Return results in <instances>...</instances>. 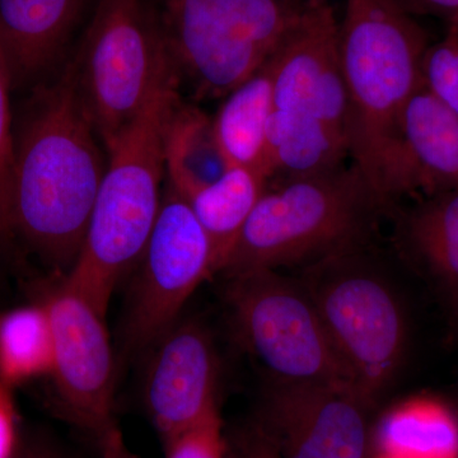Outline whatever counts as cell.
<instances>
[{
	"label": "cell",
	"instance_id": "1",
	"mask_svg": "<svg viewBox=\"0 0 458 458\" xmlns=\"http://www.w3.org/2000/svg\"><path fill=\"white\" fill-rule=\"evenodd\" d=\"M101 146L69 60L31 99L14 138L12 186L13 231L59 269H71L82 249L107 171Z\"/></svg>",
	"mask_w": 458,
	"mask_h": 458
},
{
	"label": "cell",
	"instance_id": "2",
	"mask_svg": "<svg viewBox=\"0 0 458 458\" xmlns=\"http://www.w3.org/2000/svg\"><path fill=\"white\" fill-rule=\"evenodd\" d=\"M427 47L423 30L397 0H346L340 22L346 147L386 205L417 192L400 123L420 84Z\"/></svg>",
	"mask_w": 458,
	"mask_h": 458
},
{
	"label": "cell",
	"instance_id": "3",
	"mask_svg": "<svg viewBox=\"0 0 458 458\" xmlns=\"http://www.w3.org/2000/svg\"><path fill=\"white\" fill-rule=\"evenodd\" d=\"M180 84L171 64L138 119L108 149L82 249L63 280L105 318L114 289L140 262L158 218L165 131L181 99Z\"/></svg>",
	"mask_w": 458,
	"mask_h": 458
},
{
	"label": "cell",
	"instance_id": "4",
	"mask_svg": "<svg viewBox=\"0 0 458 458\" xmlns=\"http://www.w3.org/2000/svg\"><path fill=\"white\" fill-rule=\"evenodd\" d=\"M387 205L355 165L265 189L221 273L278 270L360 249Z\"/></svg>",
	"mask_w": 458,
	"mask_h": 458
},
{
	"label": "cell",
	"instance_id": "5",
	"mask_svg": "<svg viewBox=\"0 0 458 458\" xmlns=\"http://www.w3.org/2000/svg\"><path fill=\"white\" fill-rule=\"evenodd\" d=\"M318 0H158L165 50L198 99L225 98L267 64Z\"/></svg>",
	"mask_w": 458,
	"mask_h": 458
},
{
	"label": "cell",
	"instance_id": "6",
	"mask_svg": "<svg viewBox=\"0 0 458 458\" xmlns=\"http://www.w3.org/2000/svg\"><path fill=\"white\" fill-rule=\"evenodd\" d=\"M71 62L83 106L108 152L138 119L172 64L155 4L98 0Z\"/></svg>",
	"mask_w": 458,
	"mask_h": 458
},
{
	"label": "cell",
	"instance_id": "7",
	"mask_svg": "<svg viewBox=\"0 0 458 458\" xmlns=\"http://www.w3.org/2000/svg\"><path fill=\"white\" fill-rule=\"evenodd\" d=\"M360 249L304 267L311 297L337 352L369 408L393 384L405 352L403 311L390 286L360 259Z\"/></svg>",
	"mask_w": 458,
	"mask_h": 458
},
{
	"label": "cell",
	"instance_id": "8",
	"mask_svg": "<svg viewBox=\"0 0 458 458\" xmlns=\"http://www.w3.org/2000/svg\"><path fill=\"white\" fill-rule=\"evenodd\" d=\"M227 279L225 300L238 336L273 381L333 385L358 394L348 367L300 280L271 269L246 271Z\"/></svg>",
	"mask_w": 458,
	"mask_h": 458
},
{
	"label": "cell",
	"instance_id": "9",
	"mask_svg": "<svg viewBox=\"0 0 458 458\" xmlns=\"http://www.w3.org/2000/svg\"><path fill=\"white\" fill-rule=\"evenodd\" d=\"M138 265L123 327V344L131 352L149 351L179 321L198 286L216 274L207 232L186 199L168 182Z\"/></svg>",
	"mask_w": 458,
	"mask_h": 458
},
{
	"label": "cell",
	"instance_id": "10",
	"mask_svg": "<svg viewBox=\"0 0 458 458\" xmlns=\"http://www.w3.org/2000/svg\"><path fill=\"white\" fill-rule=\"evenodd\" d=\"M42 303L53 325L51 372L60 412L96 438L114 421V357L105 316L62 282Z\"/></svg>",
	"mask_w": 458,
	"mask_h": 458
},
{
	"label": "cell",
	"instance_id": "11",
	"mask_svg": "<svg viewBox=\"0 0 458 458\" xmlns=\"http://www.w3.org/2000/svg\"><path fill=\"white\" fill-rule=\"evenodd\" d=\"M369 409L337 386L273 381L255 426L282 458H369Z\"/></svg>",
	"mask_w": 458,
	"mask_h": 458
},
{
	"label": "cell",
	"instance_id": "12",
	"mask_svg": "<svg viewBox=\"0 0 458 458\" xmlns=\"http://www.w3.org/2000/svg\"><path fill=\"white\" fill-rule=\"evenodd\" d=\"M267 65L276 110L312 114L345 137L340 23L331 0L312 5Z\"/></svg>",
	"mask_w": 458,
	"mask_h": 458
},
{
	"label": "cell",
	"instance_id": "13",
	"mask_svg": "<svg viewBox=\"0 0 458 458\" xmlns=\"http://www.w3.org/2000/svg\"><path fill=\"white\" fill-rule=\"evenodd\" d=\"M149 352L144 399L165 443L216 406L218 355L208 328L192 318H180Z\"/></svg>",
	"mask_w": 458,
	"mask_h": 458
},
{
	"label": "cell",
	"instance_id": "14",
	"mask_svg": "<svg viewBox=\"0 0 458 458\" xmlns=\"http://www.w3.org/2000/svg\"><path fill=\"white\" fill-rule=\"evenodd\" d=\"M84 0H0V45L12 81L25 82L63 56Z\"/></svg>",
	"mask_w": 458,
	"mask_h": 458
},
{
	"label": "cell",
	"instance_id": "15",
	"mask_svg": "<svg viewBox=\"0 0 458 458\" xmlns=\"http://www.w3.org/2000/svg\"><path fill=\"white\" fill-rule=\"evenodd\" d=\"M403 153L418 191L458 186V114L419 84L401 114Z\"/></svg>",
	"mask_w": 458,
	"mask_h": 458
},
{
	"label": "cell",
	"instance_id": "16",
	"mask_svg": "<svg viewBox=\"0 0 458 458\" xmlns=\"http://www.w3.org/2000/svg\"><path fill=\"white\" fill-rule=\"evenodd\" d=\"M369 458H458V417L432 397L401 401L370 430Z\"/></svg>",
	"mask_w": 458,
	"mask_h": 458
},
{
	"label": "cell",
	"instance_id": "17",
	"mask_svg": "<svg viewBox=\"0 0 458 458\" xmlns=\"http://www.w3.org/2000/svg\"><path fill=\"white\" fill-rule=\"evenodd\" d=\"M345 137L312 114L274 108L267 128L269 179L315 176L348 158Z\"/></svg>",
	"mask_w": 458,
	"mask_h": 458
},
{
	"label": "cell",
	"instance_id": "18",
	"mask_svg": "<svg viewBox=\"0 0 458 458\" xmlns=\"http://www.w3.org/2000/svg\"><path fill=\"white\" fill-rule=\"evenodd\" d=\"M403 242L447 295L458 319V186L428 194L401 222Z\"/></svg>",
	"mask_w": 458,
	"mask_h": 458
},
{
	"label": "cell",
	"instance_id": "19",
	"mask_svg": "<svg viewBox=\"0 0 458 458\" xmlns=\"http://www.w3.org/2000/svg\"><path fill=\"white\" fill-rule=\"evenodd\" d=\"M222 99L213 125L228 165L254 168L269 179L267 128L274 104L267 62Z\"/></svg>",
	"mask_w": 458,
	"mask_h": 458
},
{
	"label": "cell",
	"instance_id": "20",
	"mask_svg": "<svg viewBox=\"0 0 458 458\" xmlns=\"http://www.w3.org/2000/svg\"><path fill=\"white\" fill-rule=\"evenodd\" d=\"M164 158L167 182L183 198L218 180L229 167L213 117L181 99L165 126Z\"/></svg>",
	"mask_w": 458,
	"mask_h": 458
},
{
	"label": "cell",
	"instance_id": "21",
	"mask_svg": "<svg viewBox=\"0 0 458 458\" xmlns=\"http://www.w3.org/2000/svg\"><path fill=\"white\" fill-rule=\"evenodd\" d=\"M267 181L254 168L229 165L218 180L185 197L212 243L216 273H221Z\"/></svg>",
	"mask_w": 458,
	"mask_h": 458
},
{
	"label": "cell",
	"instance_id": "22",
	"mask_svg": "<svg viewBox=\"0 0 458 458\" xmlns=\"http://www.w3.org/2000/svg\"><path fill=\"white\" fill-rule=\"evenodd\" d=\"M55 346L45 304L18 307L0 315V382L14 388L50 376Z\"/></svg>",
	"mask_w": 458,
	"mask_h": 458
},
{
	"label": "cell",
	"instance_id": "23",
	"mask_svg": "<svg viewBox=\"0 0 458 458\" xmlns=\"http://www.w3.org/2000/svg\"><path fill=\"white\" fill-rule=\"evenodd\" d=\"M420 81L430 95L458 114V33L451 25L441 41L424 51Z\"/></svg>",
	"mask_w": 458,
	"mask_h": 458
},
{
	"label": "cell",
	"instance_id": "24",
	"mask_svg": "<svg viewBox=\"0 0 458 458\" xmlns=\"http://www.w3.org/2000/svg\"><path fill=\"white\" fill-rule=\"evenodd\" d=\"M13 86L7 57L0 45V236L13 231L12 186H13L14 137L12 132L9 93Z\"/></svg>",
	"mask_w": 458,
	"mask_h": 458
},
{
	"label": "cell",
	"instance_id": "25",
	"mask_svg": "<svg viewBox=\"0 0 458 458\" xmlns=\"http://www.w3.org/2000/svg\"><path fill=\"white\" fill-rule=\"evenodd\" d=\"M165 458H227L229 445L223 433L218 405L165 442Z\"/></svg>",
	"mask_w": 458,
	"mask_h": 458
},
{
	"label": "cell",
	"instance_id": "26",
	"mask_svg": "<svg viewBox=\"0 0 458 458\" xmlns=\"http://www.w3.org/2000/svg\"><path fill=\"white\" fill-rule=\"evenodd\" d=\"M20 441L13 388L0 382V458H13Z\"/></svg>",
	"mask_w": 458,
	"mask_h": 458
},
{
	"label": "cell",
	"instance_id": "27",
	"mask_svg": "<svg viewBox=\"0 0 458 458\" xmlns=\"http://www.w3.org/2000/svg\"><path fill=\"white\" fill-rule=\"evenodd\" d=\"M233 450L238 458H282L276 448L255 424L240 434Z\"/></svg>",
	"mask_w": 458,
	"mask_h": 458
},
{
	"label": "cell",
	"instance_id": "28",
	"mask_svg": "<svg viewBox=\"0 0 458 458\" xmlns=\"http://www.w3.org/2000/svg\"><path fill=\"white\" fill-rule=\"evenodd\" d=\"M406 11L434 14L448 20L458 11V0H397Z\"/></svg>",
	"mask_w": 458,
	"mask_h": 458
},
{
	"label": "cell",
	"instance_id": "29",
	"mask_svg": "<svg viewBox=\"0 0 458 458\" xmlns=\"http://www.w3.org/2000/svg\"><path fill=\"white\" fill-rule=\"evenodd\" d=\"M101 458H140L135 456L123 439L122 430L114 426L98 438Z\"/></svg>",
	"mask_w": 458,
	"mask_h": 458
},
{
	"label": "cell",
	"instance_id": "30",
	"mask_svg": "<svg viewBox=\"0 0 458 458\" xmlns=\"http://www.w3.org/2000/svg\"><path fill=\"white\" fill-rule=\"evenodd\" d=\"M13 458H65L59 448L45 439L20 441Z\"/></svg>",
	"mask_w": 458,
	"mask_h": 458
},
{
	"label": "cell",
	"instance_id": "31",
	"mask_svg": "<svg viewBox=\"0 0 458 458\" xmlns=\"http://www.w3.org/2000/svg\"><path fill=\"white\" fill-rule=\"evenodd\" d=\"M448 25L454 27V29L456 30V32L458 33V11L454 14V16L450 18V20H448Z\"/></svg>",
	"mask_w": 458,
	"mask_h": 458
},
{
	"label": "cell",
	"instance_id": "32",
	"mask_svg": "<svg viewBox=\"0 0 458 458\" xmlns=\"http://www.w3.org/2000/svg\"><path fill=\"white\" fill-rule=\"evenodd\" d=\"M227 458H238L236 452L233 450V447H229Z\"/></svg>",
	"mask_w": 458,
	"mask_h": 458
}]
</instances>
